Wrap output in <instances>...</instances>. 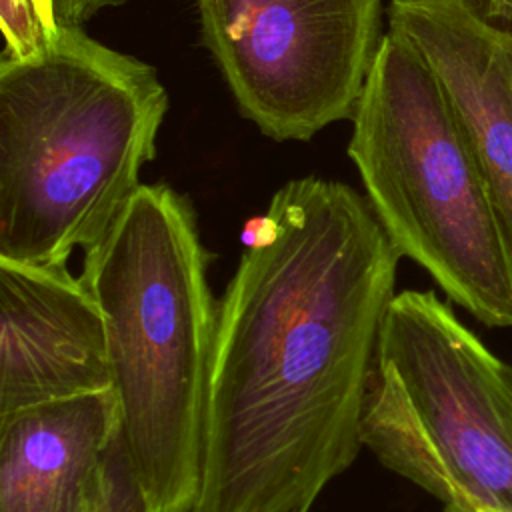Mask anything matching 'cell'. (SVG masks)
<instances>
[{
    "instance_id": "1",
    "label": "cell",
    "mask_w": 512,
    "mask_h": 512,
    "mask_svg": "<svg viewBox=\"0 0 512 512\" xmlns=\"http://www.w3.org/2000/svg\"><path fill=\"white\" fill-rule=\"evenodd\" d=\"M400 258L348 184L274 192L218 304L192 512H308L352 466Z\"/></svg>"
},
{
    "instance_id": "2",
    "label": "cell",
    "mask_w": 512,
    "mask_h": 512,
    "mask_svg": "<svg viewBox=\"0 0 512 512\" xmlns=\"http://www.w3.org/2000/svg\"><path fill=\"white\" fill-rule=\"evenodd\" d=\"M166 110L150 64L80 26L0 56V258L68 264L92 248L140 188Z\"/></svg>"
},
{
    "instance_id": "3",
    "label": "cell",
    "mask_w": 512,
    "mask_h": 512,
    "mask_svg": "<svg viewBox=\"0 0 512 512\" xmlns=\"http://www.w3.org/2000/svg\"><path fill=\"white\" fill-rule=\"evenodd\" d=\"M80 278L104 316L112 392L148 504L192 512L218 304L190 202L166 184H140L84 250Z\"/></svg>"
},
{
    "instance_id": "4",
    "label": "cell",
    "mask_w": 512,
    "mask_h": 512,
    "mask_svg": "<svg viewBox=\"0 0 512 512\" xmlns=\"http://www.w3.org/2000/svg\"><path fill=\"white\" fill-rule=\"evenodd\" d=\"M348 156L400 256L478 322L512 328V274L478 162L434 72L390 30L354 108Z\"/></svg>"
},
{
    "instance_id": "5",
    "label": "cell",
    "mask_w": 512,
    "mask_h": 512,
    "mask_svg": "<svg viewBox=\"0 0 512 512\" xmlns=\"http://www.w3.org/2000/svg\"><path fill=\"white\" fill-rule=\"evenodd\" d=\"M360 440L444 506L512 512V364L434 290L396 292L376 344Z\"/></svg>"
},
{
    "instance_id": "6",
    "label": "cell",
    "mask_w": 512,
    "mask_h": 512,
    "mask_svg": "<svg viewBox=\"0 0 512 512\" xmlns=\"http://www.w3.org/2000/svg\"><path fill=\"white\" fill-rule=\"evenodd\" d=\"M204 46L242 116L278 142L352 118L382 0H194Z\"/></svg>"
},
{
    "instance_id": "7",
    "label": "cell",
    "mask_w": 512,
    "mask_h": 512,
    "mask_svg": "<svg viewBox=\"0 0 512 512\" xmlns=\"http://www.w3.org/2000/svg\"><path fill=\"white\" fill-rule=\"evenodd\" d=\"M388 30L440 82L482 172L512 274V30L478 0H392Z\"/></svg>"
},
{
    "instance_id": "8",
    "label": "cell",
    "mask_w": 512,
    "mask_h": 512,
    "mask_svg": "<svg viewBox=\"0 0 512 512\" xmlns=\"http://www.w3.org/2000/svg\"><path fill=\"white\" fill-rule=\"evenodd\" d=\"M108 390L106 324L84 280L0 258V416Z\"/></svg>"
},
{
    "instance_id": "9",
    "label": "cell",
    "mask_w": 512,
    "mask_h": 512,
    "mask_svg": "<svg viewBox=\"0 0 512 512\" xmlns=\"http://www.w3.org/2000/svg\"><path fill=\"white\" fill-rule=\"evenodd\" d=\"M118 426L112 390L0 416V512H88Z\"/></svg>"
},
{
    "instance_id": "10",
    "label": "cell",
    "mask_w": 512,
    "mask_h": 512,
    "mask_svg": "<svg viewBox=\"0 0 512 512\" xmlns=\"http://www.w3.org/2000/svg\"><path fill=\"white\" fill-rule=\"evenodd\" d=\"M88 512H152L122 426H118L102 450Z\"/></svg>"
},
{
    "instance_id": "11",
    "label": "cell",
    "mask_w": 512,
    "mask_h": 512,
    "mask_svg": "<svg viewBox=\"0 0 512 512\" xmlns=\"http://www.w3.org/2000/svg\"><path fill=\"white\" fill-rule=\"evenodd\" d=\"M126 0H54V12L58 24L80 26L98 12L110 6H120Z\"/></svg>"
},
{
    "instance_id": "12",
    "label": "cell",
    "mask_w": 512,
    "mask_h": 512,
    "mask_svg": "<svg viewBox=\"0 0 512 512\" xmlns=\"http://www.w3.org/2000/svg\"><path fill=\"white\" fill-rule=\"evenodd\" d=\"M484 12L498 24L512 30V0H478Z\"/></svg>"
},
{
    "instance_id": "13",
    "label": "cell",
    "mask_w": 512,
    "mask_h": 512,
    "mask_svg": "<svg viewBox=\"0 0 512 512\" xmlns=\"http://www.w3.org/2000/svg\"><path fill=\"white\" fill-rule=\"evenodd\" d=\"M38 6V12L42 14V18L46 20L48 26L58 28V20H56V12H54V0H34Z\"/></svg>"
},
{
    "instance_id": "14",
    "label": "cell",
    "mask_w": 512,
    "mask_h": 512,
    "mask_svg": "<svg viewBox=\"0 0 512 512\" xmlns=\"http://www.w3.org/2000/svg\"><path fill=\"white\" fill-rule=\"evenodd\" d=\"M442 512H464V510H458V508H452V506H444Z\"/></svg>"
}]
</instances>
